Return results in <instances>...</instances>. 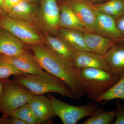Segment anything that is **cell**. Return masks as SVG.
I'll list each match as a JSON object with an SVG mask.
<instances>
[{
	"label": "cell",
	"mask_w": 124,
	"mask_h": 124,
	"mask_svg": "<svg viewBox=\"0 0 124 124\" xmlns=\"http://www.w3.org/2000/svg\"><path fill=\"white\" fill-rule=\"evenodd\" d=\"M116 117V110L106 111L102 107L98 108L90 117L82 124H111Z\"/></svg>",
	"instance_id": "cell-21"
},
{
	"label": "cell",
	"mask_w": 124,
	"mask_h": 124,
	"mask_svg": "<svg viewBox=\"0 0 124 124\" xmlns=\"http://www.w3.org/2000/svg\"><path fill=\"white\" fill-rule=\"evenodd\" d=\"M8 122V118L7 116H2L0 117V124H7Z\"/></svg>",
	"instance_id": "cell-30"
},
{
	"label": "cell",
	"mask_w": 124,
	"mask_h": 124,
	"mask_svg": "<svg viewBox=\"0 0 124 124\" xmlns=\"http://www.w3.org/2000/svg\"><path fill=\"white\" fill-rule=\"evenodd\" d=\"M10 124H27L22 120L11 117Z\"/></svg>",
	"instance_id": "cell-28"
},
{
	"label": "cell",
	"mask_w": 124,
	"mask_h": 124,
	"mask_svg": "<svg viewBox=\"0 0 124 124\" xmlns=\"http://www.w3.org/2000/svg\"><path fill=\"white\" fill-rule=\"evenodd\" d=\"M69 0V1H70L71 0Z\"/></svg>",
	"instance_id": "cell-35"
},
{
	"label": "cell",
	"mask_w": 124,
	"mask_h": 124,
	"mask_svg": "<svg viewBox=\"0 0 124 124\" xmlns=\"http://www.w3.org/2000/svg\"><path fill=\"white\" fill-rule=\"evenodd\" d=\"M60 12L59 28L75 29L83 32L86 31L82 23L68 5L62 6Z\"/></svg>",
	"instance_id": "cell-19"
},
{
	"label": "cell",
	"mask_w": 124,
	"mask_h": 124,
	"mask_svg": "<svg viewBox=\"0 0 124 124\" xmlns=\"http://www.w3.org/2000/svg\"><path fill=\"white\" fill-rule=\"evenodd\" d=\"M58 36L76 51H91L86 45L84 32L75 29L60 28Z\"/></svg>",
	"instance_id": "cell-16"
},
{
	"label": "cell",
	"mask_w": 124,
	"mask_h": 124,
	"mask_svg": "<svg viewBox=\"0 0 124 124\" xmlns=\"http://www.w3.org/2000/svg\"><path fill=\"white\" fill-rule=\"evenodd\" d=\"M24 44L10 32L0 28V54L18 55L26 50Z\"/></svg>",
	"instance_id": "cell-15"
},
{
	"label": "cell",
	"mask_w": 124,
	"mask_h": 124,
	"mask_svg": "<svg viewBox=\"0 0 124 124\" xmlns=\"http://www.w3.org/2000/svg\"><path fill=\"white\" fill-rule=\"evenodd\" d=\"M105 58L111 72L120 78L124 76V43L117 42L108 51Z\"/></svg>",
	"instance_id": "cell-13"
},
{
	"label": "cell",
	"mask_w": 124,
	"mask_h": 124,
	"mask_svg": "<svg viewBox=\"0 0 124 124\" xmlns=\"http://www.w3.org/2000/svg\"><path fill=\"white\" fill-rule=\"evenodd\" d=\"M13 80L26 87L35 95L54 93L77 99L73 91L63 81L47 72L36 75L16 76Z\"/></svg>",
	"instance_id": "cell-2"
},
{
	"label": "cell",
	"mask_w": 124,
	"mask_h": 124,
	"mask_svg": "<svg viewBox=\"0 0 124 124\" xmlns=\"http://www.w3.org/2000/svg\"><path fill=\"white\" fill-rule=\"evenodd\" d=\"M23 0H4L2 10L7 14L16 5Z\"/></svg>",
	"instance_id": "cell-26"
},
{
	"label": "cell",
	"mask_w": 124,
	"mask_h": 124,
	"mask_svg": "<svg viewBox=\"0 0 124 124\" xmlns=\"http://www.w3.org/2000/svg\"><path fill=\"white\" fill-rule=\"evenodd\" d=\"M27 0L28 1H29V2H31V3H32V2H34L35 0Z\"/></svg>",
	"instance_id": "cell-33"
},
{
	"label": "cell",
	"mask_w": 124,
	"mask_h": 124,
	"mask_svg": "<svg viewBox=\"0 0 124 124\" xmlns=\"http://www.w3.org/2000/svg\"><path fill=\"white\" fill-rule=\"evenodd\" d=\"M116 108V120L113 124H124V106L121 104L119 100L115 104Z\"/></svg>",
	"instance_id": "cell-25"
},
{
	"label": "cell",
	"mask_w": 124,
	"mask_h": 124,
	"mask_svg": "<svg viewBox=\"0 0 124 124\" xmlns=\"http://www.w3.org/2000/svg\"><path fill=\"white\" fill-rule=\"evenodd\" d=\"M4 84L2 79H0V97L2 94L4 90Z\"/></svg>",
	"instance_id": "cell-31"
},
{
	"label": "cell",
	"mask_w": 124,
	"mask_h": 124,
	"mask_svg": "<svg viewBox=\"0 0 124 124\" xmlns=\"http://www.w3.org/2000/svg\"><path fill=\"white\" fill-rule=\"evenodd\" d=\"M39 14L40 21L46 29L54 33L58 32L60 12L56 0H41Z\"/></svg>",
	"instance_id": "cell-9"
},
{
	"label": "cell",
	"mask_w": 124,
	"mask_h": 124,
	"mask_svg": "<svg viewBox=\"0 0 124 124\" xmlns=\"http://www.w3.org/2000/svg\"><path fill=\"white\" fill-rule=\"evenodd\" d=\"M120 41H122V42L124 43V38H122V39L120 40Z\"/></svg>",
	"instance_id": "cell-34"
},
{
	"label": "cell",
	"mask_w": 124,
	"mask_h": 124,
	"mask_svg": "<svg viewBox=\"0 0 124 124\" xmlns=\"http://www.w3.org/2000/svg\"><path fill=\"white\" fill-rule=\"evenodd\" d=\"M117 99L124 100V76L108 91L103 94L95 103L102 102V103H105Z\"/></svg>",
	"instance_id": "cell-22"
},
{
	"label": "cell",
	"mask_w": 124,
	"mask_h": 124,
	"mask_svg": "<svg viewBox=\"0 0 124 124\" xmlns=\"http://www.w3.org/2000/svg\"><path fill=\"white\" fill-rule=\"evenodd\" d=\"M71 64L77 70L95 68L111 72L105 57L92 51H76Z\"/></svg>",
	"instance_id": "cell-10"
},
{
	"label": "cell",
	"mask_w": 124,
	"mask_h": 124,
	"mask_svg": "<svg viewBox=\"0 0 124 124\" xmlns=\"http://www.w3.org/2000/svg\"><path fill=\"white\" fill-rule=\"evenodd\" d=\"M41 68L46 72L60 79L73 91L77 99L82 97L85 92L79 76L69 61L44 44L28 45Z\"/></svg>",
	"instance_id": "cell-1"
},
{
	"label": "cell",
	"mask_w": 124,
	"mask_h": 124,
	"mask_svg": "<svg viewBox=\"0 0 124 124\" xmlns=\"http://www.w3.org/2000/svg\"><path fill=\"white\" fill-rule=\"evenodd\" d=\"M0 28L10 32L28 45L44 44V37L31 23L5 15L0 18Z\"/></svg>",
	"instance_id": "cell-6"
},
{
	"label": "cell",
	"mask_w": 124,
	"mask_h": 124,
	"mask_svg": "<svg viewBox=\"0 0 124 124\" xmlns=\"http://www.w3.org/2000/svg\"><path fill=\"white\" fill-rule=\"evenodd\" d=\"M20 70L10 63L0 60V79H8L11 76L26 75Z\"/></svg>",
	"instance_id": "cell-24"
},
{
	"label": "cell",
	"mask_w": 124,
	"mask_h": 124,
	"mask_svg": "<svg viewBox=\"0 0 124 124\" xmlns=\"http://www.w3.org/2000/svg\"><path fill=\"white\" fill-rule=\"evenodd\" d=\"M78 71L85 93L95 102L121 79L110 72L97 68H86Z\"/></svg>",
	"instance_id": "cell-3"
},
{
	"label": "cell",
	"mask_w": 124,
	"mask_h": 124,
	"mask_svg": "<svg viewBox=\"0 0 124 124\" xmlns=\"http://www.w3.org/2000/svg\"><path fill=\"white\" fill-rule=\"evenodd\" d=\"M9 116L22 120L27 124H41L34 115L27 103L16 110Z\"/></svg>",
	"instance_id": "cell-23"
},
{
	"label": "cell",
	"mask_w": 124,
	"mask_h": 124,
	"mask_svg": "<svg viewBox=\"0 0 124 124\" xmlns=\"http://www.w3.org/2000/svg\"><path fill=\"white\" fill-rule=\"evenodd\" d=\"M3 1H4V0H0V12H3L2 10Z\"/></svg>",
	"instance_id": "cell-32"
},
{
	"label": "cell",
	"mask_w": 124,
	"mask_h": 124,
	"mask_svg": "<svg viewBox=\"0 0 124 124\" xmlns=\"http://www.w3.org/2000/svg\"><path fill=\"white\" fill-rule=\"evenodd\" d=\"M88 2L93 4L94 5L99 4H101L107 1L108 0H85Z\"/></svg>",
	"instance_id": "cell-29"
},
{
	"label": "cell",
	"mask_w": 124,
	"mask_h": 124,
	"mask_svg": "<svg viewBox=\"0 0 124 124\" xmlns=\"http://www.w3.org/2000/svg\"><path fill=\"white\" fill-rule=\"evenodd\" d=\"M47 95L51 100L54 113L64 124H77L81 119L91 116L98 108L95 102L74 106L59 100L50 93H47Z\"/></svg>",
	"instance_id": "cell-5"
},
{
	"label": "cell",
	"mask_w": 124,
	"mask_h": 124,
	"mask_svg": "<svg viewBox=\"0 0 124 124\" xmlns=\"http://www.w3.org/2000/svg\"><path fill=\"white\" fill-rule=\"evenodd\" d=\"M44 38L46 46L71 63L75 50L59 37L46 35Z\"/></svg>",
	"instance_id": "cell-18"
},
{
	"label": "cell",
	"mask_w": 124,
	"mask_h": 124,
	"mask_svg": "<svg viewBox=\"0 0 124 124\" xmlns=\"http://www.w3.org/2000/svg\"><path fill=\"white\" fill-rule=\"evenodd\" d=\"M4 90L0 97V113L9 116L14 112L27 103L35 95L22 85L8 79H2Z\"/></svg>",
	"instance_id": "cell-4"
},
{
	"label": "cell",
	"mask_w": 124,
	"mask_h": 124,
	"mask_svg": "<svg viewBox=\"0 0 124 124\" xmlns=\"http://www.w3.org/2000/svg\"><path fill=\"white\" fill-rule=\"evenodd\" d=\"M94 32L113 39L120 41L123 38L117 30L115 19L110 16L99 11L97 12Z\"/></svg>",
	"instance_id": "cell-12"
},
{
	"label": "cell",
	"mask_w": 124,
	"mask_h": 124,
	"mask_svg": "<svg viewBox=\"0 0 124 124\" xmlns=\"http://www.w3.org/2000/svg\"><path fill=\"white\" fill-rule=\"evenodd\" d=\"M0 60L12 64L28 75H38L45 71L33 54L26 50L14 56L0 54Z\"/></svg>",
	"instance_id": "cell-8"
},
{
	"label": "cell",
	"mask_w": 124,
	"mask_h": 124,
	"mask_svg": "<svg viewBox=\"0 0 124 124\" xmlns=\"http://www.w3.org/2000/svg\"><path fill=\"white\" fill-rule=\"evenodd\" d=\"M116 23L117 30L124 38V13L116 19Z\"/></svg>",
	"instance_id": "cell-27"
},
{
	"label": "cell",
	"mask_w": 124,
	"mask_h": 124,
	"mask_svg": "<svg viewBox=\"0 0 124 124\" xmlns=\"http://www.w3.org/2000/svg\"><path fill=\"white\" fill-rule=\"evenodd\" d=\"M27 103L41 124L46 123L56 116L53 111L50 98L44 94L33 95Z\"/></svg>",
	"instance_id": "cell-11"
},
{
	"label": "cell",
	"mask_w": 124,
	"mask_h": 124,
	"mask_svg": "<svg viewBox=\"0 0 124 124\" xmlns=\"http://www.w3.org/2000/svg\"><path fill=\"white\" fill-rule=\"evenodd\" d=\"M38 13L36 7L31 2L23 0L7 14L10 17L32 23Z\"/></svg>",
	"instance_id": "cell-17"
},
{
	"label": "cell",
	"mask_w": 124,
	"mask_h": 124,
	"mask_svg": "<svg viewBox=\"0 0 124 124\" xmlns=\"http://www.w3.org/2000/svg\"><path fill=\"white\" fill-rule=\"evenodd\" d=\"M87 46L92 52L105 57L108 51L119 40L113 39L100 35L94 32H84Z\"/></svg>",
	"instance_id": "cell-14"
},
{
	"label": "cell",
	"mask_w": 124,
	"mask_h": 124,
	"mask_svg": "<svg viewBox=\"0 0 124 124\" xmlns=\"http://www.w3.org/2000/svg\"><path fill=\"white\" fill-rule=\"evenodd\" d=\"M67 4L79 18L86 31L94 32L98 12L94 4L85 0H71Z\"/></svg>",
	"instance_id": "cell-7"
},
{
	"label": "cell",
	"mask_w": 124,
	"mask_h": 124,
	"mask_svg": "<svg viewBox=\"0 0 124 124\" xmlns=\"http://www.w3.org/2000/svg\"><path fill=\"white\" fill-rule=\"evenodd\" d=\"M94 5L98 11L108 15L115 19L124 13V0H108Z\"/></svg>",
	"instance_id": "cell-20"
}]
</instances>
